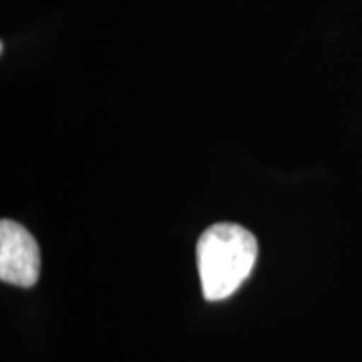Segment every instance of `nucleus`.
Returning a JSON list of instances; mask_svg holds the SVG:
<instances>
[{
    "label": "nucleus",
    "instance_id": "1",
    "mask_svg": "<svg viewBox=\"0 0 362 362\" xmlns=\"http://www.w3.org/2000/svg\"><path fill=\"white\" fill-rule=\"evenodd\" d=\"M197 272L207 302L230 298L246 282L258 258L254 233L238 223H216L197 240Z\"/></svg>",
    "mask_w": 362,
    "mask_h": 362
},
{
    "label": "nucleus",
    "instance_id": "2",
    "mask_svg": "<svg viewBox=\"0 0 362 362\" xmlns=\"http://www.w3.org/2000/svg\"><path fill=\"white\" fill-rule=\"evenodd\" d=\"M39 276L40 250L33 233L13 220L0 221V280L30 288Z\"/></svg>",
    "mask_w": 362,
    "mask_h": 362
}]
</instances>
